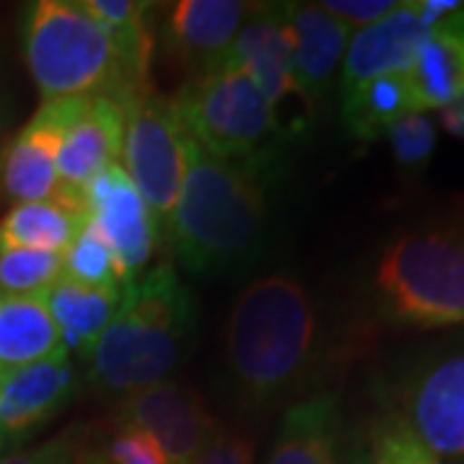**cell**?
Returning a JSON list of instances; mask_svg holds the SVG:
<instances>
[{"instance_id":"6da1fadb","label":"cell","mask_w":464,"mask_h":464,"mask_svg":"<svg viewBox=\"0 0 464 464\" xmlns=\"http://www.w3.org/2000/svg\"><path fill=\"white\" fill-rule=\"evenodd\" d=\"M266 181L258 163L225 160L186 137V170L168 240L194 274L250 264L266 235Z\"/></svg>"},{"instance_id":"7a4b0ae2","label":"cell","mask_w":464,"mask_h":464,"mask_svg":"<svg viewBox=\"0 0 464 464\" xmlns=\"http://www.w3.org/2000/svg\"><path fill=\"white\" fill-rule=\"evenodd\" d=\"M197 328V302L170 261L121 286V304L88 353L91 380L106 395H132L170 380Z\"/></svg>"},{"instance_id":"3957f363","label":"cell","mask_w":464,"mask_h":464,"mask_svg":"<svg viewBox=\"0 0 464 464\" xmlns=\"http://www.w3.org/2000/svg\"><path fill=\"white\" fill-rule=\"evenodd\" d=\"M317 310L310 292L286 274L248 284L225 325V362L250 405L279 400L315 362Z\"/></svg>"},{"instance_id":"277c9868","label":"cell","mask_w":464,"mask_h":464,"mask_svg":"<svg viewBox=\"0 0 464 464\" xmlns=\"http://www.w3.org/2000/svg\"><path fill=\"white\" fill-rule=\"evenodd\" d=\"M24 57L44 103L93 96L121 103L148 88L134 78L83 0L32 3L24 18Z\"/></svg>"},{"instance_id":"5b68a950","label":"cell","mask_w":464,"mask_h":464,"mask_svg":"<svg viewBox=\"0 0 464 464\" xmlns=\"http://www.w3.org/2000/svg\"><path fill=\"white\" fill-rule=\"evenodd\" d=\"M372 289L380 317L395 328H464V227L398 235L382 250Z\"/></svg>"},{"instance_id":"8992f818","label":"cell","mask_w":464,"mask_h":464,"mask_svg":"<svg viewBox=\"0 0 464 464\" xmlns=\"http://www.w3.org/2000/svg\"><path fill=\"white\" fill-rule=\"evenodd\" d=\"M170 106L186 137L225 160H253L279 132L276 109L230 54L188 78Z\"/></svg>"},{"instance_id":"52a82bcc","label":"cell","mask_w":464,"mask_h":464,"mask_svg":"<svg viewBox=\"0 0 464 464\" xmlns=\"http://www.w3.org/2000/svg\"><path fill=\"white\" fill-rule=\"evenodd\" d=\"M121 168L150 207L166 240L186 170V132L173 114L170 99L152 93L150 85L121 101Z\"/></svg>"},{"instance_id":"ba28073f","label":"cell","mask_w":464,"mask_h":464,"mask_svg":"<svg viewBox=\"0 0 464 464\" xmlns=\"http://www.w3.org/2000/svg\"><path fill=\"white\" fill-rule=\"evenodd\" d=\"M441 464H464V343L418 359L387 405Z\"/></svg>"},{"instance_id":"9c48e42d","label":"cell","mask_w":464,"mask_h":464,"mask_svg":"<svg viewBox=\"0 0 464 464\" xmlns=\"http://www.w3.org/2000/svg\"><path fill=\"white\" fill-rule=\"evenodd\" d=\"M116 423L148 433L170 464H194L219 429L199 392L170 380L121 398Z\"/></svg>"},{"instance_id":"30bf717a","label":"cell","mask_w":464,"mask_h":464,"mask_svg":"<svg viewBox=\"0 0 464 464\" xmlns=\"http://www.w3.org/2000/svg\"><path fill=\"white\" fill-rule=\"evenodd\" d=\"M88 219L111 246L124 284L145 271L163 232L121 163L103 168L83 188Z\"/></svg>"},{"instance_id":"8fae6325","label":"cell","mask_w":464,"mask_h":464,"mask_svg":"<svg viewBox=\"0 0 464 464\" xmlns=\"http://www.w3.org/2000/svg\"><path fill=\"white\" fill-rule=\"evenodd\" d=\"M88 99H57L39 106L0 158V188L16 204L52 199L60 191L57 152Z\"/></svg>"},{"instance_id":"7c38bea8","label":"cell","mask_w":464,"mask_h":464,"mask_svg":"<svg viewBox=\"0 0 464 464\" xmlns=\"http://www.w3.org/2000/svg\"><path fill=\"white\" fill-rule=\"evenodd\" d=\"M436 26L439 18L423 0H400L398 8L380 24L351 34L338 72L341 93L380 75L408 72Z\"/></svg>"},{"instance_id":"4fadbf2b","label":"cell","mask_w":464,"mask_h":464,"mask_svg":"<svg viewBox=\"0 0 464 464\" xmlns=\"http://www.w3.org/2000/svg\"><path fill=\"white\" fill-rule=\"evenodd\" d=\"M250 3L237 0H181L168 5L160 39L166 52L188 78L219 65L250 14Z\"/></svg>"},{"instance_id":"5bb4252c","label":"cell","mask_w":464,"mask_h":464,"mask_svg":"<svg viewBox=\"0 0 464 464\" xmlns=\"http://www.w3.org/2000/svg\"><path fill=\"white\" fill-rule=\"evenodd\" d=\"M292 32V75L304 109L315 116L328 101L346 54L351 29L320 8V3H284Z\"/></svg>"},{"instance_id":"9a60e30c","label":"cell","mask_w":464,"mask_h":464,"mask_svg":"<svg viewBox=\"0 0 464 464\" xmlns=\"http://www.w3.org/2000/svg\"><path fill=\"white\" fill-rule=\"evenodd\" d=\"M81 390L78 366L65 348L0 377V433L24 436L70 405Z\"/></svg>"},{"instance_id":"2e32d148","label":"cell","mask_w":464,"mask_h":464,"mask_svg":"<svg viewBox=\"0 0 464 464\" xmlns=\"http://www.w3.org/2000/svg\"><path fill=\"white\" fill-rule=\"evenodd\" d=\"M230 57L248 72L276 109L295 91L292 75V32L284 3L253 5L232 42Z\"/></svg>"},{"instance_id":"e0dca14e","label":"cell","mask_w":464,"mask_h":464,"mask_svg":"<svg viewBox=\"0 0 464 464\" xmlns=\"http://www.w3.org/2000/svg\"><path fill=\"white\" fill-rule=\"evenodd\" d=\"M124 142V106L109 96L85 101L81 116L70 124L57 152L60 186L83 191L103 168L119 163Z\"/></svg>"},{"instance_id":"ac0fdd59","label":"cell","mask_w":464,"mask_h":464,"mask_svg":"<svg viewBox=\"0 0 464 464\" xmlns=\"http://www.w3.org/2000/svg\"><path fill=\"white\" fill-rule=\"evenodd\" d=\"M266 464H353L335 395H315L292 405Z\"/></svg>"},{"instance_id":"d6986e66","label":"cell","mask_w":464,"mask_h":464,"mask_svg":"<svg viewBox=\"0 0 464 464\" xmlns=\"http://www.w3.org/2000/svg\"><path fill=\"white\" fill-rule=\"evenodd\" d=\"M85 222L83 191L60 186L52 199L16 204L0 219V250H47L65 256Z\"/></svg>"},{"instance_id":"ffe728a7","label":"cell","mask_w":464,"mask_h":464,"mask_svg":"<svg viewBox=\"0 0 464 464\" xmlns=\"http://www.w3.org/2000/svg\"><path fill=\"white\" fill-rule=\"evenodd\" d=\"M418 111H439L464 96V3L439 21L408 70Z\"/></svg>"},{"instance_id":"44dd1931","label":"cell","mask_w":464,"mask_h":464,"mask_svg":"<svg viewBox=\"0 0 464 464\" xmlns=\"http://www.w3.org/2000/svg\"><path fill=\"white\" fill-rule=\"evenodd\" d=\"M54 328L67 353L88 359L101 333L109 328L121 304V289H93L83 284L60 282L44 295Z\"/></svg>"},{"instance_id":"7402d4cb","label":"cell","mask_w":464,"mask_h":464,"mask_svg":"<svg viewBox=\"0 0 464 464\" xmlns=\"http://www.w3.org/2000/svg\"><path fill=\"white\" fill-rule=\"evenodd\" d=\"M63 348L44 295H0V377Z\"/></svg>"},{"instance_id":"603a6c76","label":"cell","mask_w":464,"mask_h":464,"mask_svg":"<svg viewBox=\"0 0 464 464\" xmlns=\"http://www.w3.org/2000/svg\"><path fill=\"white\" fill-rule=\"evenodd\" d=\"M415 106L413 88L408 72H390L359 83L341 93V121L348 137L359 142H374Z\"/></svg>"},{"instance_id":"cb8c5ba5","label":"cell","mask_w":464,"mask_h":464,"mask_svg":"<svg viewBox=\"0 0 464 464\" xmlns=\"http://www.w3.org/2000/svg\"><path fill=\"white\" fill-rule=\"evenodd\" d=\"M83 3L88 14L111 36L134 78L148 83L150 57H152V32H150L152 5L142 0H83Z\"/></svg>"},{"instance_id":"d4e9b609","label":"cell","mask_w":464,"mask_h":464,"mask_svg":"<svg viewBox=\"0 0 464 464\" xmlns=\"http://www.w3.org/2000/svg\"><path fill=\"white\" fill-rule=\"evenodd\" d=\"M353 464H441L413 429L395 411L384 408L364 436V444L353 449Z\"/></svg>"},{"instance_id":"484cf974","label":"cell","mask_w":464,"mask_h":464,"mask_svg":"<svg viewBox=\"0 0 464 464\" xmlns=\"http://www.w3.org/2000/svg\"><path fill=\"white\" fill-rule=\"evenodd\" d=\"M63 279L93 289H121L124 279L116 264L111 246L101 230L88 219L72 246L63 256Z\"/></svg>"},{"instance_id":"4316f807","label":"cell","mask_w":464,"mask_h":464,"mask_svg":"<svg viewBox=\"0 0 464 464\" xmlns=\"http://www.w3.org/2000/svg\"><path fill=\"white\" fill-rule=\"evenodd\" d=\"M63 279V253L0 250V295H47Z\"/></svg>"},{"instance_id":"83f0119b","label":"cell","mask_w":464,"mask_h":464,"mask_svg":"<svg viewBox=\"0 0 464 464\" xmlns=\"http://www.w3.org/2000/svg\"><path fill=\"white\" fill-rule=\"evenodd\" d=\"M81 464H170L148 433L116 423L96 441L81 444Z\"/></svg>"},{"instance_id":"f1b7e54d","label":"cell","mask_w":464,"mask_h":464,"mask_svg":"<svg viewBox=\"0 0 464 464\" xmlns=\"http://www.w3.org/2000/svg\"><path fill=\"white\" fill-rule=\"evenodd\" d=\"M387 142L392 150V158L398 163L400 173L405 176H423L431 163L436 150V119L426 111H411L398 119L387 132Z\"/></svg>"},{"instance_id":"f546056e","label":"cell","mask_w":464,"mask_h":464,"mask_svg":"<svg viewBox=\"0 0 464 464\" xmlns=\"http://www.w3.org/2000/svg\"><path fill=\"white\" fill-rule=\"evenodd\" d=\"M400 5V0H325L320 8L331 14L335 21H341L351 32H362L382 18H387Z\"/></svg>"},{"instance_id":"4dcf8cb0","label":"cell","mask_w":464,"mask_h":464,"mask_svg":"<svg viewBox=\"0 0 464 464\" xmlns=\"http://www.w3.org/2000/svg\"><path fill=\"white\" fill-rule=\"evenodd\" d=\"M81 444L83 441L75 436V431H65L50 439L47 444L5 457L0 464H81Z\"/></svg>"},{"instance_id":"1f68e13d","label":"cell","mask_w":464,"mask_h":464,"mask_svg":"<svg viewBox=\"0 0 464 464\" xmlns=\"http://www.w3.org/2000/svg\"><path fill=\"white\" fill-rule=\"evenodd\" d=\"M194 464H253V444L240 433L217 429Z\"/></svg>"},{"instance_id":"d6a6232c","label":"cell","mask_w":464,"mask_h":464,"mask_svg":"<svg viewBox=\"0 0 464 464\" xmlns=\"http://www.w3.org/2000/svg\"><path fill=\"white\" fill-rule=\"evenodd\" d=\"M436 121H439V127L447 134H451L454 140H464V96L462 99L451 101L444 109H439Z\"/></svg>"}]
</instances>
